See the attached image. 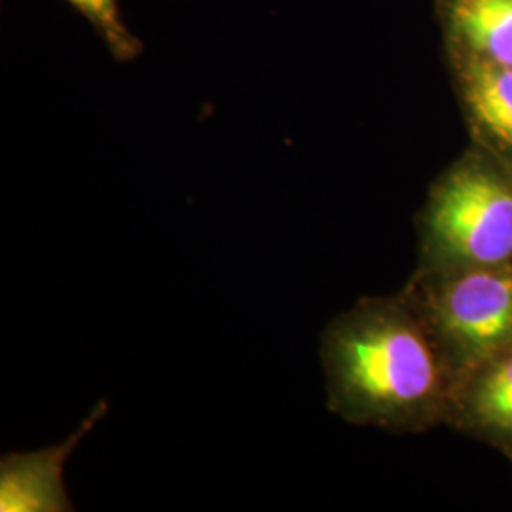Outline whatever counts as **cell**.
Listing matches in <instances>:
<instances>
[{
    "label": "cell",
    "instance_id": "obj_1",
    "mask_svg": "<svg viewBox=\"0 0 512 512\" xmlns=\"http://www.w3.org/2000/svg\"><path fill=\"white\" fill-rule=\"evenodd\" d=\"M323 359L332 401L348 414L410 416L437 389V361L425 336L387 308L359 311L334 325Z\"/></svg>",
    "mask_w": 512,
    "mask_h": 512
},
{
    "label": "cell",
    "instance_id": "obj_2",
    "mask_svg": "<svg viewBox=\"0 0 512 512\" xmlns=\"http://www.w3.org/2000/svg\"><path fill=\"white\" fill-rule=\"evenodd\" d=\"M431 239L448 255L482 266L512 256V188L484 169L448 175L427 211Z\"/></svg>",
    "mask_w": 512,
    "mask_h": 512
},
{
    "label": "cell",
    "instance_id": "obj_3",
    "mask_svg": "<svg viewBox=\"0 0 512 512\" xmlns=\"http://www.w3.org/2000/svg\"><path fill=\"white\" fill-rule=\"evenodd\" d=\"M435 315L461 346L494 351L512 342V274L478 270L440 289Z\"/></svg>",
    "mask_w": 512,
    "mask_h": 512
},
{
    "label": "cell",
    "instance_id": "obj_4",
    "mask_svg": "<svg viewBox=\"0 0 512 512\" xmlns=\"http://www.w3.org/2000/svg\"><path fill=\"white\" fill-rule=\"evenodd\" d=\"M107 414V403L97 404L90 416L61 444L29 454H8L0 461V511H73L63 484V467L76 444L84 439L97 421Z\"/></svg>",
    "mask_w": 512,
    "mask_h": 512
},
{
    "label": "cell",
    "instance_id": "obj_5",
    "mask_svg": "<svg viewBox=\"0 0 512 512\" xmlns=\"http://www.w3.org/2000/svg\"><path fill=\"white\" fill-rule=\"evenodd\" d=\"M448 19L478 59L512 67V0H450Z\"/></svg>",
    "mask_w": 512,
    "mask_h": 512
},
{
    "label": "cell",
    "instance_id": "obj_6",
    "mask_svg": "<svg viewBox=\"0 0 512 512\" xmlns=\"http://www.w3.org/2000/svg\"><path fill=\"white\" fill-rule=\"evenodd\" d=\"M465 95L480 126L512 145V67L475 59L465 73Z\"/></svg>",
    "mask_w": 512,
    "mask_h": 512
},
{
    "label": "cell",
    "instance_id": "obj_7",
    "mask_svg": "<svg viewBox=\"0 0 512 512\" xmlns=\"http://www.w3.org/2000/svg\"><path fill=\"white\" fill-rule=\"evenodd\" d=\"M74 10L92 25L110 55L129 63L143 54V42L129 31L118 0H67Z\"/></svg>",
    "mask_w": 512,
    "mask_h": 512
},
{
    "label": "cell",
    "instance_id": "obj_8",
    "mask_svg": "<svg viewBox=\"0 0 512 512\" xmlns=\"http://www.w3.org/2000/svg\"><path fill=\"white\" fill-rule=\"evenodd\" d=\"M476 414L501 431L512 433V357L482 378L475 395Z\"/></svg>",
    "mask_w": 512,
    "mask_h": 512
}]
</instances>
